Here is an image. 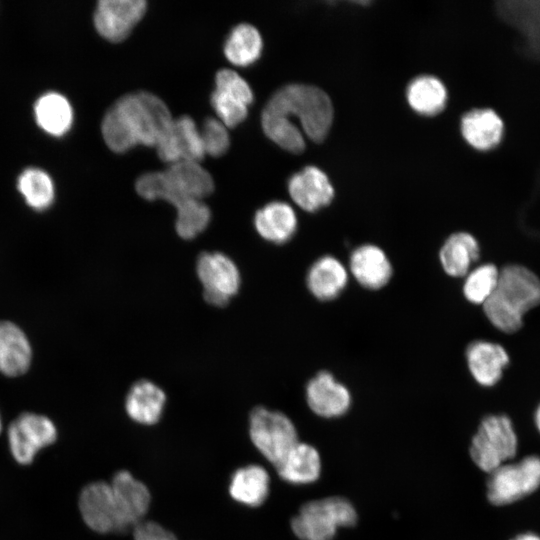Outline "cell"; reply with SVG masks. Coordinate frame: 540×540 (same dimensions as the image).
<instances>
[{"label": "cell", "mask_w": 540, "mask_h": 540, "mask_svg": "<svg viewBox=\"0 0 540 540\" xmlns=\"http://www.w3.org/2000/svg\"><path fill=\"white\" fill-rule=\"evenodd\" d=\"M333 112L331 99L322 89L308 84H288L278 89L265 105L262 129L275 144L297 154L305 149V140L291 120L297 119L305 135L318 143L328 135Z\"/></svg>", "instance_id": "cell-1"}, {"label": "cell", "mask_w": 540, "mask_h": 540, "mask_svg": "<svg viewBox=\"0 0 540 540\" xmlns=\"http://www.w3.org/2000/svg\"><path fill=\"white\" fill-rule=\"evenodd\" d=\"M173 119L167 105L156 95L140 91L119 98L102 121L107 146L124 153L138 144L156 146Z\"/></svg>", "instance_id": "cell-2"}, {"label": "cell", "mask_w": 540, "mask_h": 540, "mask_svg": "<svg viewBox=\"0 0 540 540\" xmlns=\"http://www.w3.org/2000/svg\"><path fill=\"white\" fill-rule=\"evenodd\" d=\"M539 304V278L524 266L508 265L499 271L497 286L482 306L494 327L514 333L522 327L524 314Z\"/></svg>", "instance_id": "cell-3"}, {"label": "cell", "mask_w": 540, "mask_h": 540, "mask_svg": "<svg viewBox=\"0 0 540 540\" xmlns=\"http://www.w3.org/2000/svg\"><path fill=\"white\" fill-rule=\"evenodd\" d=\"M357 519L348 499L330 496L303 504L291 520V529L300 540H333L339 528L352 527Z\"/></svg>", "instance_id": "cell-4"}, {"label": "cell", "mask_w": 540, "mask_h": 540, "mask_svg": "<svg viewBox=\"0 0 540 540\" xmlns=\"http://www.w3.org/2000/svg\"><path fill=\"white\" fill-rule=\"evenodd\" d=\"M518 448L513 424L506 415L484 417L471 440L470 456L478 468L490 473L512 459Z\"/></svg>", "instance_id": "cell-5"}, {"label": "cell", "mask_w": 540, "mask_h": 540, "mask_svg": "<svg viewBox=\"0 0 540 540\" xmlns=\"http://www.w3.org/2000/svg\"><path fill=\"white\" fill-rule=\"evenodd\" d=\"M249 434L255 447L274 466L299 442L296 427L290 418L264 407L252 410Z\"/></svg>", "instance_id": "cell-6"}, {"label": "cell", "mask_w": 540, "mask_h": 540, "mask_svg": "<svg viewBox=\"0 0 540 540\" xmlns=\"http://www.w3.org/2000/svg\"><path fill=\"white\" fill-rule=\"evenodd\" d=\"M540 487V457L530 455L514 463H504L489 473L487 498L493 505H507L528 496Z\"/></svg>", "instance_id": "cell-7"}, {"label": "cell", "mask_w": 540, "mask_h": 540, "mask_svg": "<svg viewBox=\"0 0 540 540\" xmlns=\"http://www.w3.org/2000/svg\"><path fill=\"white\" fill-rule=\"evenodd\" d=\"M54 422L45 415L24 412L11 422L8 446L13 459L21 465L31 464L38 452L56 442Z\"/></svg>", "instance_id": "cell-8"}, {"label": "cell", "mask_w": 540, "mask_h": 540, "mask_svg": "<svg viewBox=\"0 0 540 540\" xmlns=\"http://www.w3.org/2000/svg\"><path fill=\"white\" fill-rule=\"evenodd\" d=\"M196 272L203 286V297L211 305H226L240 288V272L232 259L223 253H202L197 260Z\"/></svg>", "instance_id": "cell-9"}, {"label": "cell", "mask_w": 540, "mask_h": 540, "mask_svg": "<svg viewBox=\"0 0 540 540\" xmlns=\"http://www.w3.org/2000/svg\"><path fill=\"white\" fill-rule=\"evenodd\" d=\"M214 190L211 175L199 162L181 161L171 164L163 172L161 200L175 207L186 200H202Z\"/></svg>", "instance_id": "cell-10"}, {"label": "cell", "mask_w": 540, "mask_h": 540, "mask_svg": "<svg viewBox=\"0 0 540 540\" xmlns=\"http://www.w3.org/2000/svg\"><path fill=\"white\" fill-rule=\"evenodd\" d=\"M113 493L117 531L133 528L147 513L151 496L148 488L128 471H118L110 482Z\"/></svg>", "instance_id": "cell-11"}, {"label": "cell", "mask_w": 540, "mask_h": 540, "mask_svg": "<svg viewBox=\"0 0 540 540\" xmlns=\"http://www.w3.org/2000/svg\"><path fill=\"white\" fill-rule=\"evenodd\" d=\"M146 9L144 0H101L94 14L95 28L103 38L120 42L142 19Z\"/></svg>", "instance_id": "cell-12"}, {"label": "cell", "mask_w": 540, "mask_h": 540, "mask_svg": "<svg viewBox=\"0 0 540 540\" xmlns=\"http://www.w3.org/2000/svg\"><path fill=\"white\" fill-rule=\"evenodd\" d=\"M155 147L159 158L170 164L181 161L199 162L205 155L200 130L187 115L173 120Z\"/></svg>", "instance_id": "cell-13"}, {"label": "cell", "mask_w": 540, "mask_h": 540, "mask_svg": "<svg viewBox=\"0 0 540 540\" xmlns=\"http://www.w3.org/2000/svg\"><path fill=\"white\" fill-rule=\"evenodd\" d=\"M306 401L316 415L337 418L347 413L352 396L345 384L328 371H320L306 385Z\"/></svg>", "instance_id": "cell-14"}, {"label": "cell", "mask_w": 540, "mask_h": 540, "mask_svg": "<svg viewBox=\"0 0 540 540\" xmlns=\"http://www.w3.org/2000/svg\"><path fill=\"white\" fill-rule=\"evenodd\" d=\"M79 511L84 523L97 533L117 531V515L110 483L95 481L80 492Z\"/></svg>", "instance_id": "cell-15"}, {"label": "cell", "mask_w": 540, "mask_h": 540, "mask_svg": "<svg viewBox=\"0 0 540 540\" xmlns=\"http://www.w3.org/2000/svg\"><path fill=\"white\" fill-rule=\"evenodd\" d=\"M288 191L292 200L307 212L328 206L335 195L328 176L316 166H307L293 174L288 181Z\"/></svg>", "instance_id": "cell-16"}, {"label": "cell", "mask_w": 540, "mask_h": 540, "mask_svg": "<svg viewBox=\"0 0 540 540\" xmlns=\"http://www.w3.org/2000/svg\"><path fill=\"white\" fill-rule=\"evenodd\" d=\"M348 268L356 282L370 290L385 287L393 275L392 264L387 254L373 244L356 247L349 257Z\"/></svg>", "instance_id": "cell-17"}, {"label": "cell", "mask_w": 540, "mask_h": 540, "mask_svg": "<svg viewBox=\"0 0 540 540\" xmlns=\"http://www.w3.org/2000/svg\"><path fill=\"white\" fill-rule=\"evenodd\" d=\"M468 369L475 381L482 386H493L502 377L509 363L506 350L499 344L477 340L466 349Z\"/></svg>", "instance_id": "cell-18"}, {"label": "cell", "mask_w": 540, "mask_h": 540, "mask_svg": "<svg viewBox=\"0 0 540 540\" xmlns=\"http://www.w3.org/2000/svg\"><path fill=\"white\" fill-rule=\"evenodd\" d=\"M349 281L347 267L335 256L324 255L309 268L306 284L310 293L320 301L337 298Z\"/></svg>", "instance_id": "cell-19"}, {"label": "cell", "mask_w": 540, "mask_h": 540, "mask_svg": "<svg viewBox=\"0 0 540 540\" xmlns=\"http://www.w3.org/2000/svg\"><path fill=\"white\" fill-rule=\"evenodd\" d=\"M254 226L263 239L283 244L296 233L298 220L294 209L288 203L272 201L257 210Z\"/></svg>", "instance_id": "cell-20"}, {"label": "cell", "mask_w": 540, "mask_h": 540, "mask_svg": "<svg viewBox=\"0 0 540 540\" xmlns=\"http://www.w3.org/2000/svg\"><path fill=\"white\" fill-rule=\"evenodd\" d=\"M32 349L25 333L13 322L0 321V372L9 377L30 367Z\"/></svg>", "instance_id": "cell-21"}, {"label": "cell", "mask_w": 540, "mask_h": 540, "mask_svg": "<svg viewBox=\"0 0 540 540\" xmlns=\"http://www.w3.org/2000/svg\"><path fill=\"white\" fill-rule=\"evenodd\" d=\"M275 467L279 476L288 483L311 484L320 477L321 456L314 446L298 442Z\"/></svg>", "instance_id": "cell-22"}, {"label": "cell", "mask_w": 540, "mask_h": 540, "mask_svg": "<svg viewBox=\"0 0 540 540\" xmlns=\"http://www.w3.org/2000/svg\"><path fill=\"white\" fill-rule=\"evenodd\" d=\"M504 125L491 109H474L461 120V133L468 144L477 150L495 147L503 136Z\"/></svg>", "instance_id": "cell-23"}, {"label": "cell", "mask_w": 540, "mask_h": 540, "mask_svg": "<svg viewBox=\"0 0 540 540\" xmlns=\"http://www.w3.org/2000/svg\"><path fill=\"white\" fill-rule=\"evenodd\" d=\"M165 402V393L159 386L148 380H140L130 388L125 409L135 422L152 425L160 419Z\"/></svg>", "instance_id": "cell-24"}, {"label": "cell", "mask_w": 540, "mask_h": 540, "mask_svg": "<svg viewBox=\"0 0 540 540\" xmlns=\"http://www.w3.org/2000/svg\"><path fill=\"white\" fill-rule=\"evenodd\" d=\"M480 247L468 232L451 234L439 251V260L445 273L451 277H465L478 260Z\"/></svg>", "instance_id": "cell-25"}, {"label": "cell", "mask_w": 540, "mask_h": 540, "mask_svg": "<svg viewBox=\"0 0 540 540\" xmlns=\"http://www.w3.org/2000/svg\"><path fill=\"white\" fill-rule=\"evenodd\" d=\"M269 475L259 465H248L234 472L229 492L239 503L256 507L261 505L269 493Z\"/></svg>", "instance_id": "cell-26"}, {"label": "cell", "mask_w": 540, "mask_h": 540, "mask_svg": "<svg viewBox=\"0 0 540 540\" xmlns=\"http://www.w3.org/2000/svg\"><path fill=\"white\" fill-rule=\"evenodd\" d=\"M263 41L259 31L251 24L236 25L227 35L223 52L227 60L240 67L255 63L262 54Z\"/></svg>", "instance_id": "cell-27"}, {"label": "cell", "mask_w": 540, "mask_h": 540, "mask_svg": "<svg viewBox=\"0 0 540 540\" xmlns=\"http://www.w3.org/2000/svg\"><path fill=\"white\" fill-rule=\"evenodd\" d=\"M406 97L415 112L431 116L444 109L448 94L441 80L431 75H422L409 83Z\"/></svg>", "instance_id": "cell-28"}, {"label": "cell", "mask_w": 540, "mask_h": 540, "mask_svg": "<svg viewBox=\"0 0 540 540\" xmlns=\"http://www.w3.org/2000/svg\"><path fill=\"white\" fill-rule=\"evenodd\" d=\"M34 110L38 125L51 135L61 136L72 125V107L59 93L49 92L42 95L36 101Z\"/></svg>", "instance_id": "cell-29"}, {"label": "cell", "mask_w": 540, "mask_h": 540, "mask_svg": "<svg viewBox=\"0 0 540 540\" xmlns=\"http://www.w3.org/2000/svg\"><path fill=\"white\" fill-rule=\"evenodd\" d=\"M18 189L33 209H47L54 200V186L49 175L41 169L29 168L18 178Z\"/></svg>", "instance_id": "cell-30"}, {"label": "cell", "mask_w": 540, "mask_h": 540, "mask_svg": "<svg viewBox=\"0 0 540 540\" xmlns=\"http://www.w3.org/2000/svg\"><path fill=\"white\" fill-rule=\"evenodd\" d=\"M175 228L183 239H193L208 226L211 218L209 207L201 200H186L176 206Z\"/></svg>", "instance_id": "cell-31"}, {"label": "cell", "mask_w": 540, "mask_h": 540, "mask_svg": "<svg viewBox=\"0 0 540 540\" xmlns=\"http://www.w3.org/2000/svg\"><path fill=\"white\" fill-rule=\"evenodd\" d=\"M499 271L492 263H485L471 269L465 276L464 297L470 303L483 305L497 286Z\"/></svg>", "instance_id": "cell-32"}, {"label": "cell", "mask_w": 540, "mask_h": 540, "mask_svg": "<svg viewBox=\"0 0 540 540\" xmlns=\"http://www.w3.org/2000/svg\"><path fill=\"white\" fill-rule=\"evenodd\" d=\"M210 102L225 126L235 127L247 118L248 106L234 96L214 89Z\"/></svg>", "instance_id": "cell-33"}, {"label": "cell", "mask_w": 540, "mask_h": 540, "mask_svg": "<svg viewBox=\"0 0 540 540\" xmlns=\"http://www.w3.org/2000/svg\"><path fill=\"white\" fill-rule=\"evenodd\" d=\"M205 154L219 157L225 154L230 146V137L226 126L216 118H206L200 130Z\"/></svg>", "instance_id": "cell-34"}, {"label": "cell", "mask_w": 540, "mask_h": 540, "mask_svg": "<svg viewBox=\"0 0 540 540\" xmlns=\"http://www.w3.org/2000/svg\"><path fill=\"white\" fill-rule=\"evenodd\" d=\"M215 89L239 99L249 106L254 94L249 84L237 72L221 69L215 75Z\"/></svg>", "instance_id": "cell-35"}, {"label": "cell", "mask_w": 540, "mask_h": 540, "mask_svg": "<svg viewBox=\"0 0 540 540\" xmlns=\"http://www.w3.org/2000/svg\"><path fill=\"white\" fill-rule=\"evenodd\" d=\"M134 540H177L176 536L152 521H141L133 527Z\"/></svg>", "instance_id": "cell-36"}, {"label": "cell", "mask_w": 540, "mask_h": 540, "mask_svg": "<svg viewBox=\"0 0 540 540\" xmlns=\"http://www.w3.org/2000/svg\"><path fill=\"white\" fill-rule=\"evenodd\" d=\"M512 540H540V536L534 534V533H523L520 535H517Z\"/></svg>", "instance_id": "cell-37"}, {"label": "cell", "mask_w": 540, "mask_h": 540, "mask_svg": "<svg viewBox=\"0 0 540 540\" xmlns=\"http://www.w3.org/2000/svg\"><path fill=\"white\" fill-rule=\"evenodd\" d=\"M535 424L538 431L540 432V405L537 407L535 412Z\"/></svg>", "instance_id": "cell-38"}, {"label": "cell", "mask_w": 540, "mask_h": 540, "mask_svg": "<svg viewBox=\"0 0 540 540\" xmlns=\"http://www.w3.org/2000/svg\"><path fill=\"white\" fill-rule=\"evenodd\" d=\"M1 430H2V421H1V416H0V433H1Z\"/></svg>", "instance_id": "cell-39"}]
</instances>
